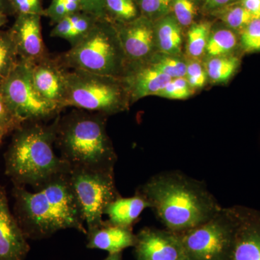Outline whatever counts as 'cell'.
Wrapping results in <instances>:
<instances>
[{
	"label": "cell",
	"mask_w": 260,
	"mask_h": 260,
	"mask_svg": "<svg viewBox=\"0 0 260 260\" xmlns=\"http://www.w3.org/2000/svg\"><path fill=\"white\" fill-rule=\"evenodd\" d=\"M138 190L165 229L173 232L198 226L222 209L203 181L175 171L153 176Z\"/></svg>",
	"instance_id": "cell-1"
},
{
	"label": "cell",
	"mask_w": 260,
	"mask_h": 260,
	"mask_svg": "<svg viewBox=\"0 0 260 260\" xmlns=\"http://www.w3.org/2000/svg\"><path fill=\"white\" fill-rule=\"evenodd\" d=\"M13 196L14 215L27 239H45L65 229H75L86 235L85 220L68 172L34 192L14 185Z\"/></svg>",
	"instance_id": "cell-2"
},
{
	"label": "cell",
	"mask_w": 260,
	"mask_h": 260,
	"mask_svg": "<svg viewBox=\"0 0 260 260\" xmlns=\"http://www.w3.org/2000/svg\"><path fill=\"white\" fill-rule=\"evenodd\" d=\"M58 117L49 125L25 122L13 132L4 158L5 174L14 185L37 190L69 172L68 164L54 152Z\"/></svg>",
	"instance_id": "cell-3"
},
{
	"label": "cell",
	"mask_w": 260,
	"mask_h": 260,
	"mask_svg": "<svg viewBox=\"0 0 260 260\" xmlns=\"http://www.w3.org/2000/svg\"><path fill=\"white\" fill-rule=\"evenodd\" d=\"M106 116L80 109L59 116L55 146L70 169L114 171L117 155L107 134Z\"/></svg>",
	"instance_id": "cell-4"
},
{
	"label": "cell",
	"mask_w": 260,
	"mask_h": 260,
	"mask_svg": "<svg viewBox=\"0 0 260 260\" xmlns=\"http://www.w3.org/2000/svg\"><path fill=\"white\" fill-rule=\"evenodd\" d=\"M58 58L67 69L116 78H122L126 64L115 25L109 20H98L81 40Z\"/></svg>",
	"instance_id": "cell-5"
},
{
	"label": "cell",
	"mask_w": 260,
	"mask_h": 260,
	"mask_svg": "<svg viewBox=\"0 0 260 260\" xmlns=\"http://www.w3.org/2000/svg\"><path fill=\"white\" fill-rule=\"evenodd\" d=\"M64 108L110 115L127 107L129 91L122 78L67 70Z\"/></svg>",
	"instance_id": "cell-6"
},
{
	"label": "cell",
	"mask_w": 260,
	"mask_h": 260,
	"mask_svg": "<svg viewBox=\"0 0 260 260\" xmlns=\"http://www.w3.org/2000/svg\"><path fill=\"white\" fill-rule=\"evenodd\" d=\"M237 222L235 206L222 208L208 221L179 233L186 260H229Z\"/></svg>",
	"instance_id": "cell-7"
},
{
	"label": "cell",
	"mask_w": 260,
	"mask_h": 260,
	"mask_svg": "<svg viewBox=\"0 0 260 260\" xmlns=\"http://www.w3.org/2000/svg\"><path fill=\"white\" fill-rule=\"evenodd\" d=\"M68 178L83 213L87 232L102 225L106 208L120 197L116 189L114 171L70 169Z\"/></svg>",
	"instance_id": "cell-8"
},
{
	"label": "cell",
	"mask_w": 260,
	"mask_h": 260,
	"mask_svg": "<svg viewBox=\"0 0 260 260\" xmlns=\"http://www.w3.org/2000/svg\"><path fill=\"white\" fill-rule=\"evenodd\" d=\"M0 91L12 112L23 124L47 120L59 115L61 111L38 93L30 64L20 59L0 85Z\"/></svg>",
	"instance_id": "cell-9"
},
{
	"label": "cell",
	"mask_w": 260,
	"mask_h": 260,
	"mask_svg": "<svg viewBox=\"0 0 260 260\" xmlns=\"http://www.w3.org/2000/svg\"><path fill=\"white\" fill-rule=\"evenodd\" d=\"M114 25L126 62L129 61L135 67L146 63L156 47L151 20L142 15L128 23Z\"/></svg>",
	"instance_id": "cell-10"
},
{
	"label": "cell",
	"mask_w": 260,
	"mask_h": 260,
	"mask_svg": "<svg viewBox=\"0 0 260 260\" xmlns=\"http://www.w3.org/2000/svg\"><path fill=\"white\" fill-rule=\"evenodd\" d=\"M136 260H186L179 233L145 227L136 234Z\"/></svg>",
	"instance_id": "cell-11"
},
{
	"label": "cell",
	"mask_w": 260,
	"mask_h": 260,
	"mask_svg": "<svg viewBox=\"0 0 260 260\" xmlns=\"http://www.w3.org/2000/svg\"><path fill=\"white\" fill-rule=\"evenodd\" d=\"M31 70L32 83L45 100L62 110L66 96L65 68L59 58H52L49 54L41 60L29 63Z\"/></svg>",
	"instance_id": "cell-12"
},
{
	"label": "cell",
	"mask_w": 260,
	"mask_h": 260,
	"mask_svg": "<svg viewBox=\"0 0 260 260\" xmlns=\"http://www.w3.org/2000/svg\"><path fill=\"white\" fill-rule=\"evenodd\" d=\"M237 228L229 260H260V213L235 206Z\"/></svg>",
	"instance_id": "cell-13"
},
{
	"label": "cell",
	"mask_w": 260,
	"mask_h": 260,
	"mask_svg": "<svg viewBox=\"0 0 260 260\" xmlns=\"http://www.w3.org/2000/svg\"><path fill=\"white\" fill-rule=\"evenodd\" d=\"M39 15H17L9 32L20 60L34 63L48 55Z\"/></svg>",
	"instance_id": "cell-14"
},
{
	"label": "cell",
	"mask_w": 260,
	"mask_h": 260,
	"mask_svg": "<svg viewBox=\"0 0 260 260\" xmlns=\"http://www.w3.org/2000/svg\"><path fill=\"white\" fill-rule=\"evenodd\" d=\"M25 237L8 204L6 190L0 186V260H24L30 251Z\"/></svg>",
	"instance_id": "cell-15"
},
{
	"label": "cell",
	"mask_w": 260,
	"mask_h": 260,
	"mask_svg": "<svg viewBox=\"0 0 260 260\" xmlns=\"http://www.w3.org/2000/svg\"><path fill=\"white\" fill-rule=\"evenodd\" d=\"M86 247L100 249L109 254L122 252L124 249L134 247L136 234L130 228L118 226L106 220L102 225L88 231Z\"/></svg>",
	"instance_id": "cell-16"
},
{
	"label": "cell",
	"mask_w": 260,
	"mask_h": 260,
	"mask_svg": "<svg viewBox=\"0 0 260 260\" xmlns=\"http://www.w3.org/2000/svg\"><path fill=\"white\" fill-rule=\"evenodd\" d=\"M131 102L149 95H157L172 78L145 64L135 67L123 77Z\"/></svg>",
	"instance_id": "cell-17"
},
{
	"label": "cell",
	"mask_w": 260,
	"mask_h": 260,
	"mask_svg": "<svg viewBox=\"0 0 260 260\" xmlns=\"http://www.w3.org/2000/svg\"><path fill=\"white\" fill-rule=\"evenodd\" d=\"M151 208V205L139 190L131 198H116L106 208L104 215L107 221L118 226L130 228L136 223L143 210Z\"/></svg>",
	"instance_id": "cell-18"
},
{
	"label": "cell",
	"mask_w": 260,
	"mask_h": 260,
	"mask_svg": "<svg viewBox=\"0 0 260 260\" xmlns=\"http://www.w3.org/2000/svg\"><path fill=\"white\" fill-rule=\"evenodd\" d=\"M155 44L162 54L177 56L182 47L180 25L175 18L167 16L154 25Z\"/></svg>",
	"instance_id": "cell-19"
},
{
	"label": "cell",
	"mask_w": 260,
	"mask_h": 260,
	"mask_svg": "<svg viewBox=\"0 0 260 260\" xmlns=\"http://www.w3.org/2000/svg\"><path fill=\"white\" fill-rule=\"evenodd\" d=\"M239 64L240 61L235 56H213L205 63V70L213 83H223L235 74Z\"/></svg>",
	"instance_id": "cell-20"
},
{
	"label": "cell",
	"mask_w": 260,
	"mask_h": 260,
	"mask_svg": "<svg viewBox=\"0 0 260 260\" xmlns=\"http://www.w3.org/2000/svg\"><path fill=\"white\" fill-rule=\"evenodd\" d=\"M20 60L9 30H0V85L8 78Z\"/></svg>",
	"instance_id": "cell-21"
},
{
	"label": "cell",
	"mask_w": 260,
	"mask_h": 260,
	"mask_svg": "<svg viewBox=\"0 0 260 260\" xmlns=\"http://www.w3.org/2000/svg\"><path fill=\"white\" fill-rule=\"evenodd\" d=\"M235 32L229 29H218L210 32L205 52L210 57L227 56L237 45Z\"/></svg>",
	"instance_id": "cell-22"
},
{
	"label": "cell",
	"mask_w": 260,
	"mask_h": 260,
	"mask_svg": "<svg viewBox=\"0 0 260 260\" xmlns=\"http://www.w3.org/2000/svg\"><path fill=\"white\" fill-rule=\"evenodd\" d=\"M108 19L112 23H126L138 18V9L135 0H104Z\"/></svg>",
	"instance_id": "cell-23"
},
{
	"label": "cell",
	"mask_w": 260,
	"mask_h": 260,
	"mask_svg": "<svg viewBox=\"0 0 260 260\" xmlns=\"http://www.w3.org/2000/svg\"><path fill=\"white\" fill-rule=\"evenodd\" d=\"M146 63L153 69L168 75L172 79L185 78L186 63L176 56L168 55L162 53V54H155Z\"/></svg>",
	"instance_id": "cell-24"
},
{
	"label": "cell",
	"mask_w": 260,
	"mask_h": 260,
	"mask_svg": "<svg viewBox=\"0 0 260 260\" xmlns=\"http://www.w3.org/2000/svg\"><path fill=\"white\" fill-rule=\"evenodd\" d=\"M210 35V23H200L191 25L187 35L188 54L194 59L200 57L206 49Z\"/></svg>",
	"instance_id": "cell-25"
},
{
	"label": "cell",
	"mask_w": 260,
	"mask_h": 260,
	"mask_svg": "<svg viewBox=\"0 0 260 260\" xmlns=\"http://www.w3.org/2000/svg\"><path fill=\"white\" fill-rule=\"evenodd\" d=\"M68 16L73 23V28L68 39V42L71 44V47L81 40L91 30L98 20H100L83 11Z\"/></svg>",
	"instance_id": "cell-26"
},
{
	"label": "cell",
	"mask_w": 260,
	"mask_h": 260,
	"mask_svg": "<svg viewBox=\"0 0 260 260\" xmlns=\"http://www.w3.org/2000/svg\"><path fill=\"white\" fill-rule=\"evenodd\" d=\"M220 18L229 28L240 32L253 19L256 18L242 5L227 8L221 13Z\"/></svg>",
	"instance_id": "cell-27"
},
{
	"label": "cell",
	"mask_w": 260,
	"mask_h": 260,
	"mask_svg": "<svg viewBox=\"0 0 260 260\" xmlns=\"http://www.w3.org/2000/svg\"><path fill=\"white\" fill-rule=\"evenodd\" d=\"M241 45L246 52L260 51V18L253 19L241 32Z\"/></svg>",
	"instance_id": "cell-28"
},
{
	"label": "cell",
	"mask_w": 260,
	"mask_h": 260,
	"mask_svg": "<svg viewBox=\"0 0 260 260\" xmlns=\"http://www.w3.org/2000/svg\"><path fill=\"white\" fill-rule=\"evenodd\" d=\"M192 92V88L185 78H174L159 92L157 96L181 100L190 96Z\"/></svg>",
	"instance_id": "cell-29"
},
{
	"label": "cell",
	"mask_w": 260,
	"mask_h": 260,
	"mask_svg": "<svg viewBox=\"0 0 260 260\" xmlns=\"http://www.w3.org/2000/svg\"><path fill=\"white\" fill-rule=\"evenodd\" d=\"M174 18L181 26L191 25L196 15L194 0H173Z\"/></svg>",
	"instance_id": "cell-30"
},
{
	"label": "cell",
	"mask_w": 260,
	"mask_h": 260,
	"mask_svg": "<svg viewBox=\"0 0 260 260\" xmlns=\"http://www.w3.org/2000/svg\"><path fill=\"white\" fill-rule=\"evenodd\" d=\"M23 123L12 112L3 93L0 91V129L8 135L23 125Z\"/></svg>",
	"instance_id": "cell-31"
},
{
	"label": "cell",
	"mask_w": 260,
	"mask_h": 260,
	"mask_svg": "<svg viewBox=\"0 0 260 260\" xmlns=\"http://www.w3.org/2000/svg\"><path fill=\"white\" fill-rule=\"evenodd\" d=\"M185 78L192 90L203 88L208 80L206 70L201 63L196 59H191L186 63Z\"/></svg>",
	"instance_id": "cell-32"
},
{
	"label": "cell",
	"mask_w": 260,
	"mask_h": 260,
	"mask_svg": "<svg viewBox=\"0 0 260 260\" xmlns=\"http://www.w3.org/2000/svg\"><path fill=\"white\" fill-rule=\"evenodd\" d=\"M173 0H136L138 9L143 16L151 18L160 16L169 9Z\"/></svg>",
	"instance_id": "cell-33"
},
{
	"label": "cell",
	"mask_w": 260,
	"mask_h": 260,
	"mask_svg": "<svg viewBox=\"0 0 260 260\" xmlns=\"http://www.w3.org/2000/svg\"><path fill=\"white\" fill-rule=\"evenodd\" d=\"M13 13L15 15H39L44 16L45 10L42 0H10Z\"/></svg>",
	"instance_id": "cell-34"
},
{
	"label": "cell",
	"mask_w": 260,
	"mask_h": 260,
	"mask_svg": "<svg viewBox=\"0 0 260 260\" xmlns=\"http://www.w3.org/2000/svg\"><path fill=\"white\" fill-rule=\"evenodd\" d=\"M82 11L100 19L109 20L104 0H80Z\"/></svg>",
	"instance_id": "cell-35"
},
{
	"label": "cell",
	"mask_w": 260,
	"mask_h": 260,
	"mask_svg": "<svg viewBox=\"0 0 260 260\" xmlns=\"http://www.w3.org/2000/svg\"><path fill=\"white\" fill-rule=\"evenodd\" d=\"M68 15L64 0H52L44 12V16L50 18L51 21L55 24Z\"/></svg>",
	"instance_id": "cell-36"
},
{
	"label": "cell",
	"mask_w": 260,
	"mask_h": 260,
	"mask_svg": "<svg viewBox=\"0 0 260 260\" xmlns=\"http://www.w3.org/2000/svg\"><path fill=\"white\" fill-rule=\"evenodd\" d=\"M242 5L254 18H260V0H242Z\"/></svg>",
	"instance_id": "cell-37"
},
{
	"label": "cell",
	"mask_w": 260,
	"mask_h": 260,
	"mask_svg": "<svg viewBox=\"0 0 260 260\" xmlns=\"http://www.w3.org/2000/svg\"><path fill=\"white\" fill-rule=\"evenodd\" d=\"M233 0H205V5L208 8H217L229 4Z\"/></svg>",
	"instance_id": "cell-38"
},
{
	"label": "cell",
	"mask_w": 260,
	"mask_h": 260,
	"mask_svg": "<svg viewBox=\"0 0 260 260\" xmlns=\"http://www.w3.org/2000/svg\"><path fill=\"white\" fill-rule=\"evenodd\" d=\"M0 11L4 12L8 15L14 14L10 5V0H0Z\"/></svg>",
	"instance_id": "cell-39"
},
{
	"label": "cell",
	"mask_w": 260,
	"mask_h": 260,
	"mask_svg": "<svg viewBox=\"0 0 260 260\" xmlns=\"http://www.w3.org/2000/svg\"><path fill=\"white\" fill-rule=\"evenodd\" d=\"M104 260H123L122 252L115 253V254H109Z\"/></svg>",
	"instance_id": "cell-40"
},
{
	"label": "cell",
	"mask_w": 260,
	"mask_h": 260,
	"mask_svg": "<svg viewBox=\"0 0 260 260\" xmlns=\"http://www.w3.org/2000/svg\"><path fill=\"white\" fill-rule=\"evenodd\" d=\"M8 15L5 13L4 12L0 11V28L4 26L5 24L8 23Z\"/></svg>",
	"instance_id": "cell-41"
},
{
	"label": "cell",
	"mask_w": 260,
	"mask_h": 260,
	"mask_svg": "<svg viewBox=\"0 0 260 260\" xmlns=\"http://www.w3.org/2000/svg\"><path fill=\"white\" fill-rule=\"evenodd\" d=\"M8 135V133L4 131V130L0 129V145L2 144V142H3V138H4L5 137Z\"/></svg>",
	"instance_id": "cell-42"
}]
</instances>
